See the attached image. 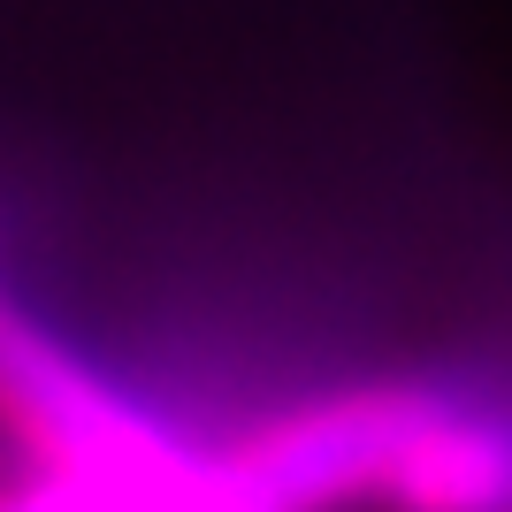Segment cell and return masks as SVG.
<instances>
[{"instance_id":"1","label":"cell","mask_w":512,"mask_h":512,"mask_svg":"<svg viewBox=\"0 0 512 512\" xmlns=\"http://www.w3.org/2000/svg\"><path fill=\"white\" fill-rule=\"evenodd\" d=\"M512 436L436 383H352L253 421L207 459V512H497Z\"/></svg>"},{"instance_id":"2","label":"cell","mask_w":512,"mask_h":512,"mask_svg":"<svg viewBox=\"0 0 512 512\" xmlns=\"http://www.w3.org/2000/svg\"><path fill=\"white\" fill-rule=\"evenodd\" d=\"M0 428L31 474H54L107 512H207V444L115 383L92 352L0 283Z\"/></svg>"},{"instance_id":"3","label":"cell","mask_w":512,"mask_h":512,"mask_svg":"<svg viewBox=\"0 0 512 512\" xmlns=\"http://www.w3.org/2000/svg\"><path fill=\"white\" fill-rule=\"evenodd\" d=\"M0 512H107V505H92L85 490H69L54 474H23L16 490H0Z\"/></svg>"}]
</instances>
